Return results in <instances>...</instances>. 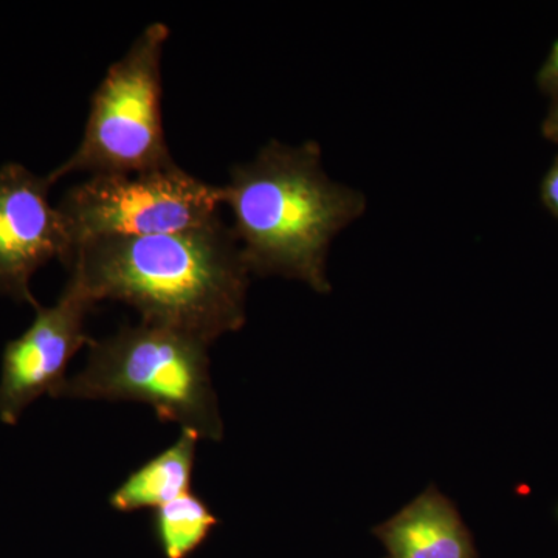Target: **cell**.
<instances>
[{
	"label": "cell",
	"instance_id": "6da1fadb",
	"mask_svg": "<svg viewBox=\"0 0 558 558\" xmlns=\"http://www.w3.org/2000/svg\"><path fill=\"white\" fill-rule=\"evenodd\" d=\"M68 267L95 304L121 301L138 312L140 322L209 347L247 318L250 271L222 218L179 233L84 241Z\"/></svg>",
	"mask_w": 558,
	"mask_h": 558
},
{
	"label": "cell",
	"instance_id": "7a4b0ae2",
	"mask_svg": "<svg viewBox=\"0 0 558 558\" xmlns=\"http://www.w3.org/2000/svg\"><path fill=\"white\" fill-rule=\"evenodd\" d=\"M222 194L250 275L296 279L328 295L330 242L365 213L366 197L326 174L317 142L271 140L231 168Z\"/></svg>",
	"mask_w": 558,
	"mask_h": 558
},
{
	"label": "cell",
	"instance_id": "3957f363",
	"mask_svg": "<svg viewBox=\"0 0 558 558\" xmlns=\"http://www.w3.org/2000/svg\"><path fill=\"white\" fill-rule=\"evenodd\" d=\"M209 344L189 333L140 322L92 340L86 368L68 377L60 398L137 402L161 422H175L201 440L223 439L213 387Z\"/></svg>",
	"mask_w": 558,
	"mask_h": 558
},
{
	"label": "cell",
	"instance_id": "277c9868",
	"mask_svg": "<svg viewBox=\"0 0 558 558\" xmlns=\"http://www.w3.org/2000/svg\"><path fill=\"white\" fill-rule=\"evenodd\" d=\"M170 27L153 22L113 62L92 95L78 148L47 178L75 172L135 174L175 165L161 113V60Z\"/></svg>",
	"mask_w": 558,
	"mask_h": 558
},
{
	"label": "cell",
	"instance_id": "5b68a950",
	"mask_svg": "<svg viewBox=\"0 0 558 558\" xmlns=\"http://www.w3.org/2000/svg\"><path fill=\"white\" fill-rule=\"evenodd\" d=\"M222 186L178 163L135 174H98L72 186L60 211L81 242L109 236H156L208 226L220 218Z\"/></svg>",
	"mask_w": 558,
	"mask_h": 558
},
{
	"label": "cell",
	"instance_id": "8992f818",
	"mask_svg": "<svg viewBox=\"0 0 558 558\" xmlns=\"http://www.w3.org/2000/svg\"><path fill=\"white\" fill-rule=\"evenodd\" d=\"M97 304L69 278L53 306L36 307V317L17 339L9 341L0 371V421L16 425L24 411L44 395L60 398L73 357L92 339L87 317Z\"/></svg>",
	"mask_w": 558,
	"mask_h": 558
},
{
	"label": "cell",
	"instance_id": "52a82bcc",
	"mask_svg": "<svg viewBox=\"0 0 558 558\" xmlns=\"http://www.w3.org/2000/svg\"><path fill=\"white\" fill-rule=\"evenodd\" d=\"M49 178L21 163L0 167V293L38 307L33 275L53 259L68 266L73 241L60 208L50 204Z\"/></svg>",
	"mask_w": 558,
	"mask_h": 558
},
{
	"label": "cell",
	"instance_id": "ba28073f",
	"mask_svg": "<svg viewBox=\"0 0 558 558\" xmlns=\"http://www.w3.org/2000/svg\"><path fill=\"white\" fill-rule=\"evenodd\" d=\"M373 535L384 546L385 558H478L457 505L435 484L373 527Z\"/></svg>",
	"mask_w": 558,
	"mask_h": 558
},
{
	"label": "cell",
	"instance_id": "9c48e42d",
	"mask_svg": "<svg viewBox=\"0 0 558 558\" xmlns=\"http://www.w3.org/2000/svg\"><path fill=\"white\" fill-rule=\"evenodd\" d=\"M199 440L196 433L182 429L174 444L131 472L112 492L110 508L121 513L156 510L193 492L191 484Z\"/></svg>",
	"mask_w": 558,
	"mask_h": 558
},
{
	"label": "cell",
	"instance_id": "30bf717a",
	"mask_svg": "<svg viewBox=\"0 0 558 558\" xmlns=\"http://www.w3.org/2000/svg\"><path fill=\"white\" fill-rule=\"evenodd\" d=\"M219 519L199 495L190 494L153 512V532L165 558H189L218 527Z\"/></svg>",
	"mask_w": 558,
	"mask_h": 558
},
{
	"label": "cell",
	"instance_id": "8fae6325",
	"mask_svg": "<svg viewBox=\"0 0 558 558\" xmlns=\"http://www.w3.org/2000/svg\"><path fill=\"white\" fill-rule=\"evenodd\" d=\"M537 84L543 94L553 98L558 97V39L554 43L542 69L538 70Z\"/></svg>",
	"mask_w": 558,
	"mask_h": 558
},
{
	"label": "cell",
	"instance_id": "7c38bea8",
	"mask_svg": "<svg viewBox=\"0 0 558 558\" xmlns=\"http://www.w3.org/2000/svg\"><path fill=\"white\" fill-rule=\"evenodd\" d=\"M539 196H542L543 205L558 219V156L542 180Z\"/></svg>",
	"mask_w": 558,
	"mask_h": 558
},
{
	"label": "cell",
	"instance_id": "4fadbf2b",
	"mask_svg": "<svg viewBox=\"0 0 558 558\" xmlns=\"http://www.w3.org/2000/svg\"><path fill=\"white\" fill-rule=\"evenodd\" d=\"M542 132L546 140L558 143V97L553 98L548 116L542 124Z\"/></svg>",
	"mask_w": 558,
	"mask_h": 558
}]
</instances>
